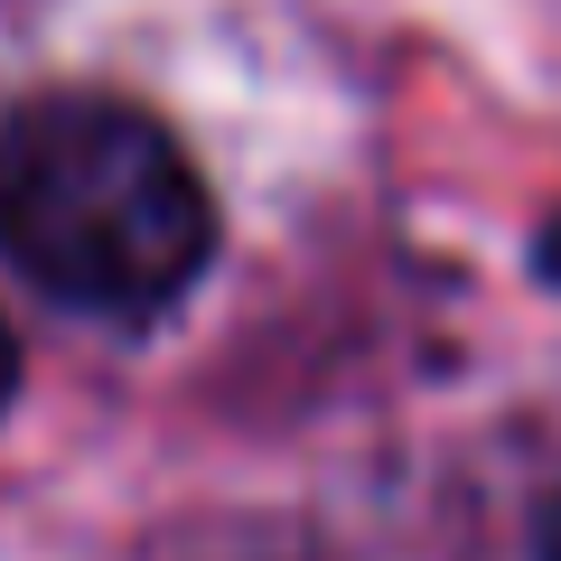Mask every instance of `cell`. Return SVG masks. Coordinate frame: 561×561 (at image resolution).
Segmentation results:
<instances>
[{"label": "cell", "instance_id": "1", "mask_svg": "<svg viewBox=\"0 0 561 561\" xmlns=\"http://www.w3.org/2000/svg\"><path fill=\"white\" fill-rule=\"evenodd\" d=\"M0 253L84 319H160L216 253V206L150 113L38 94L0 122Z\"/></svg>", "mask_w": 561, "mask_h": 561}, {"label": "cell", "instance_id": "2", "mask_svg": "<svg viewBox=\"0 0 561 561\" xmlns=\"http://www.w3.org/2000/svg\"><path fill=\"white\" fill-rule=\"evenodd\" d=\"M534 561H561V486H552V505H542V524H534Z\"/></svg>", "mask_w": 561, "mask_h": 561}, {"label": "cell", "instance_id": "3", "mask_svg": "<svg viewBox=\"0 0 561 561\" xmlns=\"http://www.w3.org/2000/svg\"><path fill=\"white\" fill-rule=\"evenodd\" d=\"M10 393H20V337H10V319H0V412H10Z\"/></svg>", "mask_w": 561, "mask_h": 561}]
</instances>
